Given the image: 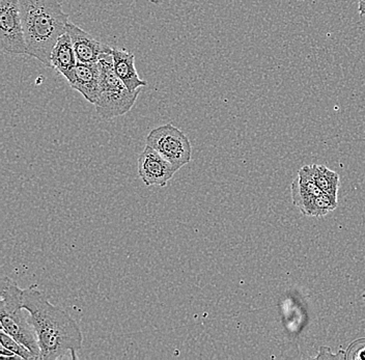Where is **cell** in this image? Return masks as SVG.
<instances>
[{
  "instance_id": "obj_1",
  "label": "cell",
  "mask_w": 365,
  "mask_h": 360,
  "mask_svg": "<svg viewBox=\"0 0 365 360\" xmlns=\"http://www.w3.org/2000/svg\"><path fill=\"white\" fill-rule=\"evenodd\" d=\"M23 307L31 314L40 347V359H77L83 336L76 321L56 305L44 292L31 286L23 290Z\"/></svg>"
},
{
  "instance_id": "obj_2",
  "label": "cell",
  "mask_w": 365,
  "mask_h": 360,
  "mask_svg": "<svg viewBox=\"0 0 365 360\" xmlns=\"http://www.w3.org/2000/svg\"><path fill=\"white\" fill-rule=\"evenodd\" d=\"M23 31L29 56L51 68L50 56L67 33L68 15L59 0H19Z\"/></svg>"
},
{
  "instance_id": "obj_3",
  "label": "cell",
  "mask_w": 365,
  "mask_h": 360,
  "mask_svg": "<svg viewBox=\"0 0 365 360\" xmlns=\"http://www.w3.org/2000/svg\"><path fill=\"white\" fill-rule=\"evenodd\" d=\"M0 323L1 330L19 341L40 359V347L31 314L23 307V289L10 277L1 280Z\"/></svg>"
},
{
  "instance_id": "obj_4",
  "label": "cell",
  "mask_w": 365,
  "mask_h": 360,
  "mask_svg": "<svg viewBox=\"0 0 365 360\" xmlns=\"http://www.w3.org/2000/svg\"><path fill=\"white\" fill-rule=\"evenodd\" d=\"M101 78L100 93L95 103L98 115L104 120H113L131 110L140 93V88L130 91L118 78L113 69V54L103 53L99 59Z\"/></svg>"
},
{
  "instance_id": "obj_5",
  "label": "cell",
  "mask_w": 365,
  "mask_h": 360,
  "mask_svg": "<svg viewBox=\"0 0 365 360\" xmlns=\"http://www.w3.org/2000/svg\"><path fill=\"white\" fill-rule=\"evenodd\" d=\"M145 143L173 164L177 172L191 161L192 147L190 140L182 130L173 125H162L153 129Z\"/></svg>"
},
{
  "instance_id": "obj_6",
  "label": "cell",
  "mask_w": 365,
  "mask_h": 360,
  "mask_svg": "<svg viewBox=\"0 0 365 360\" xmlns=\"http://www.w3.org/2000/svg\"><path fill=\"white\" fill-rule=\"evenodd\" d=\"M0 46L8 54L29 56L19 0H0Z\"/></svg>"
},
{
  "instance_id": "obj_7",
  "label": "cell",
  "mask_w": 365,
  "mask_h": 360,
  "mask_svg": "<svg viewBox=\"0 0 365 360\" xmlns=\"http://www.w3.org/2000/svg\"><path fill=\"white\" fill-rule=\"evenodd\" d=\"M137 170L141 181L148 187L166 186L177 173L173 164L148 145L139 156Z\"/></svg>"
},
{
  "instance_id": "obj_8",
  "label": "cell",
  "mask_w": 365,
  "mask_h": 360,
  "mask_svg": "<svg viewBox=\"0 0 365 360\" xmlns=\"http://www.w3.org/2000/svg\"><path fill=\"white\" fill-rule=\"evenodd\" d=\"M67 33L72 40L78 63H99L100 56L103 53L113 52V48L96 40L90 34L86 33L72 22L68 21Z\"/></svg>"
},
{
  "instance_id": "obj_9",
  "label": "cell",
  "mask_w": 365,
  "mask_h": 360,
  "mask_svg": "<svg viewBox=\"0 0 365 360\" xmlns=\"http://www.w3.org/2000/svg\"><path fill=\"white\" fill-rule=\"evenodd\" d=\"M292 200L294 206L300 210L301 213L310 217H322L327 215L331 211L337 208V200H334L326 195H316L303 190L297 184L292 183L291 186Z\"/></svg>"
},
{
  "instance_id": "obj_10",
  "label": "cell",
  "mask_w": 365,
  "mask_h": 360,
  "mask_svg": "<svg viewBox=\"0 0 365 360\" xmlns=\"http://www.w3.org/2000/svg\"><path fill=\"white\" fill-rule=\"evenodd\" d=\"M101 69L99 63H77L74 79L70 82L71 88L86 98V101L95 105L100 93Z\"/></svg>"
},
{
  "instance_id": "obj_11",
  "label": "cell",
  "mask_w": 365,
  "mask_h": 360,
  "mask_svg": "<svg viewBox=\"0 0 365 360\" xmlns=\"http://www.w3.org/2000/svg\"><path fill=\"white\" fill-rule=\"evenodd\" d=\"M77 63L78 61L75 54L72 40L68 34L66 33L58 38L56 46L52 49L51 56H50L51 68L63 75L70 83L74 79Z\"/></svg>"
},
{
  "instance_id": "obj_12",
  "label": "cell",
  "mask_w": 365,
  "mask_h": 360,
  "mask_svg": "<svg viewBox=\"0 0 365 360\" xmlns=\"http://www.w3.org/2000/svg\"><path fill=\"white\" fill-rule=\"evenodd\" d=\"M113 69L118 78L124 82L130 91L139 90L148 86V82L141 79L135 67V56L127 49L113 48Z\"/></svg>"
},
{
  "instance_id": "obj_13",
  "label": "cell",
  "mask_w": 365,
  "mask_h": 360,
  "mask_svg": "<svg viewBox=\"0 0 365 360\" xmlns=\"http://www.w3.org/2000/svg\"><path fill=\"white\" fill-rule=\"evenodd\" d=\"M310 170L319 188L326 195L337 200L339 185H341L339 175L334 170L326 168L325 165H319V164H312Z\"/></svg>"
},
{
  "instance_id": "obj_14",
  "label": "cell",
  "mask_w": 365,
  "mask_h": 360,
  "mask_svg": "<svg viewBox=\"0 0 365 360\" xmlns=\"http://www.w3.org/2000/svg\"><path fill=\"white\" fill-rule=\"evenodd\" d=\"M0 341H1V346L4 348L8 349L11 352L15 353L19 359H36L33 353L29 350L24 345L20 344L19 341H16L8 334L1 330L0 332Z\"/></svg>"
},
{
  "instance_id": "obj_15",
  "label": "cell",
  "mask_w": 365,
  "mask_h": 360,
  "mask_svg": "<svg viewBox=\"0 0 365 360\" xmlns=\"http://www.w3.org/2000/svg\"><path fill=\"white\" fill-rule=\"evenodd\" d=\"M346 352V359L365 360V339H357L349 346Z\"/></svg>"
},
{
  "instance_id": "obj_16",
  "label": "cell",
  "mask_w": 365,
  "mask_h": 360,
  "mask_svg": "<svg viewBox=\"0 0 365 360\" xmlns=\"http://www.w3.org/2000/svg\"><path fill=\"white\" fill-rule=\"evenodd\" d=\"M314 359H346V351H339L337 354H334L332 353V351L330 350V348L328 347H321L319 348V354L317 355L316 357H314Z\"/></svg>"
},
{
  "instance_id": "obj_17",
  "label": "cell",
  "mask_w": 365,
  "mask_h": 360,
  "mask_svg": "<svg viewBox=\"0 0 365 360\" xmlns=\"http://www.w3.org/2000/svg\"><path fill=\"white\" fill-rule=\"evenodd\" d=\"M0 352H1L0 354H1V356L4 357V359H19V357H18L15 353L11 352V351L8 350V349L2 347Z\"/></svg>"
},
{
  "instance_id": "obj_18",
  "label": "cell",
  "mask_w": 365,
  "mask_h": 360,
  "mask_svg": "<svg viewBox=\"0 0 365 360\" xmlns=\"http://www.w3.org/2000/svg\"><path fill=\"white\" fill-rule=\"evenodd\" d=\"M358 11H359V15L365 12V0H358Z\"/></svg>"
},
{
  "instance_id": "obj_19",
  "label": "cell",
  "mask_w": 365,
  "mask_h": 360,
  "mask_svg": "<svg viewBox=\"0 0 365 360\" xmlns=\"http://www.w3.org/2000/svg\"><path fill=\"white\" fill-rule=\"evenodd\" d=\"M360 22H361L362 26H364L365 29V12L360 14Z\"/></svg>"
},
{
  "instance_id": "obj_20",
  "label": "cell",
  "mask_w": 365,
  "mask_h": 360,
  "mask_svg": "<svg viewBox=\"0 0 365 360\" xmlns=\"http://www.w3.org/2000/svg\"><path fill=\"white\" fill-rule=\"evenodd\" d=\"M148 1L152 2V4H160L161 2V0H148Z\"/></svg>"
},
{
  "instance_id": "obj_21",
  "label": "cell",
  "mask_w": 365,
  "mask_h": 360,
  "mask_svg": "<svg viewBox=\"0 0 365 360\" xmlns=\"http://www.w3.org/2000/svg\"><path fill=\"white\" fill-rule=\"evenodd\" d=\"M362 298H364V302L365 303V291H364V295H362Z\"/></svg>"
}]
</instances>
